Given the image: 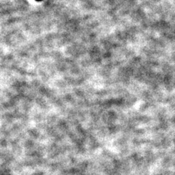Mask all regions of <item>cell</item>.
<instances>
[{"label":"cell","instance_id":"6da1fadb","mask_svg":"<svg viewBox=\"0 0 175 175\" xmlns=\"http://www.w3.org/2000/svg\"><path fill=\"white\" fill-rule=\"evenodd\" d=\"M38 1H40V0H38Z\"/></svg>","mask_w":175,"mask_h":175}]
</instances>
